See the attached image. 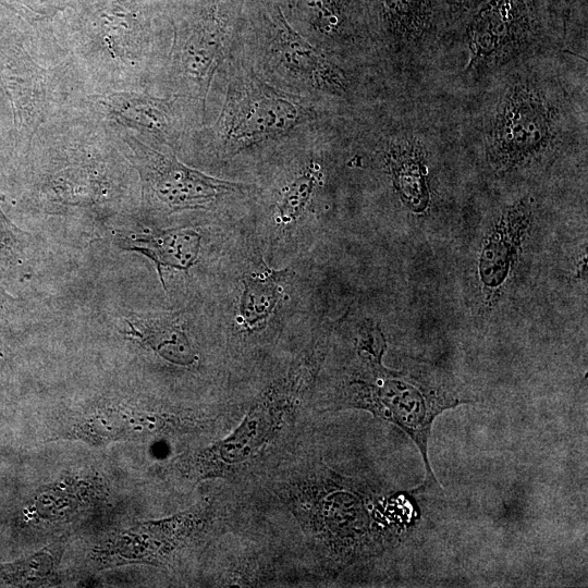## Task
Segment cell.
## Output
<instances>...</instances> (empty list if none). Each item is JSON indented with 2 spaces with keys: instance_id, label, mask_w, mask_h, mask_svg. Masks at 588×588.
Here are the masks:
<instances>
[{
  "instance_id": "d6986e66",
  "label": "cell",
  "mask_w": 588,
  "mask_h": 588,
  "mask_svg": "<svg viewBox=\"0 0 588 588\" xmlns=\"http://www.w3.org/2000/svg\"><path fill=\"white\" fill-rule=\"evenodd\" d=\"M451 9H463L467 0H445Z\"/></svg>"
},
{
  "instance_id": "7c38bea8",
  "label": "cell",
  "mask_w": 588,
  "mask_h": 588,
  "mask_svg": "<svg viewBox=\"0 0 588 588\" xmlns=\"http://www.w3.org/2000/svg\"><path fill=\"white\" fill-rule=\"evenodd\" d=\"M125 322L128 329L124 334L128 339L149 346L168 362L188 366L197 359L179 318L170 315L160 317L134 315L126 318Z\"/></svg>"
},
{
  "instance_id": "30bf717a",
  "label": "cell",
  "mask_w": 588,
  "mask_h": 588,
  "mask_svg": "<svg viewBox=\"0 0 588 588\" xmlns=\"http://www.w3.org/2000/svg\"><path fill=\"white\" fill-rule=\"evenodd\" d=\"M274 45L280 61L294 74L305 77L318 88L346 90L344 73L294 32L281 12Z\"/></svg>"
},
{
  "instance_id": "ba28073f",
  "label": "cell",
  "mask_w": 588,
  "mask_h": 588,
  "mask_svg": "<svg viewBox=\"0 0 588 588\" xmlns=\"http://www.w3.org/2000/svg\"><path fill=\"white\" fill-rule=\"evenodd\" d=\"M293 395L285 385L267 393L249 411L226 439L207 449L199 457L205 475L254 457L274 437L289 413Z\"/></svg>"
},
{
  "instance_id": "7a4b0ae2",
  "label": "cell",
  "mask_w": 588,
  "mask_h": 588,
  "mask_svg": "<svg viewBox=\"0 0 588 588\" xmlns=\"http://www.w3.org/2000/svg\"><path fill=\"white\" fill-rule=\"evenodd\" d=\"M383 351V340H359L358 354L371 376L350 382L346 405L368 409L375 416L402 428L417 444L425 461L428 479L434 481L427 455L431 425L443 409L463 401L422 381L387 370L381 365Z\"/></svg>"
},
{
  "instance_id": "8992f818",
  "label": "cell",
  "mask_w": 588,
  "mask_h": 588,
  "mask_svg": "<svg viewBox=\"0 0 588 588\" xmlns=\"http://www.w3.org/2000/svg\"><path fill=\"white\" fill-rule=\"evenodd\" d=\"M532 0H487L466 29L468 69L498 65L522 52L535 30Z\"/></svg>"
},
{
  "instance_id": "5b68a950",
  "label": "cell",
  "mask_w": 588,
  "mask_h": 588,
  "mask_svg": "<svg viewBox=\"0 0 588 588\" xmlns=\"http://www.w3.org/2000/svg\"><path fill=\"white\" fill-rule=\"evenodd\" d=\"M298 106L254 76L237 78L228 91L212 127L216 140L228 148L284 133L301 121Z\"/></svg>"
},
{
  "instance_id": "ac0fdd59",
  "label": "cell",
  "mask_w": 588,
  "mask_h": 588,
  "mask_svg": "<svg viewBox=\"0 0 588 588\" xmlns=\"http://www.w3.org/2000/svg\"><path fill=\"white\" fill-rule=\"evenodd\" d=\"M14 231H17L0 211V249L7 245L8 242H12L15 238Z\"/></svg>"
},
{
  "instance_id": "9a60e30c",
  "label": "cell",
  "mask_w": 588,
  "mask_h": 588,
  "mask_svg": "<svg viewBox=\"0 0 588 588\" xmlns=\"http://www.w3.org/2000/svg\"><path fill=\"white\" fill-rule=\"evenodd\" d=\"M286 273V270L265 269L245 275L238 309L245 328L252 330L269 318L280 296L279 282Z\"/></svg>"
},
{
  "instance_id": "6da1fadb",
  "label": "cell",
  "mask_w": 588,
  "mask_h": 588,
  "mask_svg": "<svg viewBox=\"0 0 588 588\" xmlns=\"http://www.w3.org/2000/svg\"><path fill=\"white\" fill-rule=\"evenodd\" d=\"M90 94L150 91L166 64L136 0H113L89 10L54 36Z\"/></svg>"
},
{
  "instance_id": "277c9868",
  "label": "cell",
  "mask_w": 588,
  "mask_h": 588,
  "mask_svg": "<svg viewBox=\"0 0 588 588\" xmlns=\"http://www.w3.org/2000/svg\"><path fill=\"white\" fill-rule=\"evenodd\" d=\"M109 126L139 177L144 201L152 209L168 212L203 209L241 187L192 169L125 130Z\"/></svg>"
},
{
  "instance_id": "2e32d148",
  "label": "cell",
  "mask_w": 588,
  "mask_h": 588,
  "mask_svg": "<svg viewBox=\"0 0 588 588\" xmlns=\"http://www.w3.org/2000/svg\"><path fill=\"white\" fill-rule=\"evenodd\" d=\"M150 416L131 414L123 411L96 412L76 422L73 433L88 441L100 442L136 438L156 429Z\"/></svg>"
},
{
  "instance_id": "9c48e42d",
  "label": "cell",
  "mask_w": 588,
  "mask_h": 588,
  "mask_svg": "<svg viewBox=\"0 0 588 588\" xmlns=\"http://www.w3.org/2000/svg\"><path fill=\"white\" fill-rule=\"evenodd\" d=\"M531 219V207L525 200H518L502 211L487 236L479 259L480 279L486 286L497 289L504 283Z\"/></svg>"
},
{
  "instance_id": "8fae6325",
  "label": "cell",
  "mask_w": 588,
  "mask_h": 588,
  "mask_svg": "<svg viewBox=\"0 0 588 588\" xmlns=\"http://www.w3.org/2000/svg\"><path fill=\"white\" fill-rule=\"evenodd\" d=\"M201 235L189 228H176L151 232L149 234L119 237L118 245L149 257L156 264L157 271L166 289L162 267L187 271L197 260Z\"/></svg>"
},
{
  "instance_id": "5bb4252c",
  "label": "cell",
  "mask_w": 588,
  "mask_h": 588,
  "mask_svg": "<svg viewBox=\"0 0 588 588\" xmlns=\"http://www.w3.org/2000/svg\"><path fill=\"white\" fill-rule=\"evenodd\" d=\"M384 17L393 36L407 45H420L434 32L437 0H382Z\"/></svg>"
},
{
  "instance_id": "4fadbf2b",
  "label": "cell",
  "mask_w": 588,
  "mask_h": 588,
  "mask_svg": "<svg viewBox=\"0 0 588 588\" xmlns=\"http://www.w3.org/2000/svg\"><path fill=\"white\" fill-rule=\"evenodd\" d=\"M389 166L393 183L403 203L421 212L429 201L428 168L418 140L405 139L390 149Z\"/></svg>"
},
{
  "instance_id": "e0dca14e",
  "label": "cell",
  "mask_w": 588,
  "mask_h": 588,
  "mask_svg": "<svg viewBox=\"0 0 588 588\" xmlns=\"http://www.w3.org/2000/svg\"><path fill=\"white\" fill-rule=\"evenodd\" d=\"M320 175L313 166L284 191L277 204V220L281 224H290L296 220L308 203L313 189Z\"/></svg>"
},
{
  "instance_id": "3957f363",
  "label": "cell",
  "mask_w": 588,
  "mask_h": 588,
  "mask_svg": "<svg viewBox=\"0 0 588 588\" xmlns=\"http://www.w3.org/2000/svg\"><path fill=\"white\" fill-rule=\"evenodd\" d=\"M559 108L540 85L517 79L501 94L486 132L489 159L511 171L540 158L556 139Z\"/></svg>"
},
{
  "instance_id": "52a82bcc",
  "label": "cell",
  "mask_w": 588,
  "mask_h": 588,
  "mask_svg": "<svg viewBox=\"0 0 588 588\" xmlns=\"http://www.w3.org/2000/svg\"><path fill=\"white\" fill-rule=\"evenodd\" d=\"M85 103L107 123L125 130L156 148H172L183 133V111L173 98L149 91L90 94Z\"/></svg>"
}]
</instances>
